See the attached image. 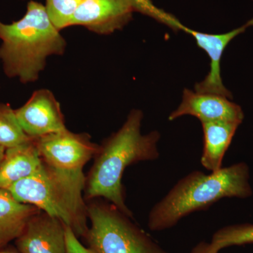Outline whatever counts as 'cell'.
I'll return each mask as SVG.
<instances>
[{"instance_id": "1", "label": "cell", "mask_w": 253, "mask_h": 253, "mask_svg": "<svg viewBox=\"0 0 253 253\" xmlns=\"http://www.w3.org/2000/svg\"><path fill=\"white\" fill-rule=\"evenodd\" d=\"M143 118L140 110L131 111L121 129L99 146L86 176V200L102 198L131 218L133 214L126 204L122 183L125 170L131 165L155 161L160 156L158 143L161 135L157 131L141 134Z\"/></svg>"}, {"instance_id": "2", "label": "cell", "mask_w": 253, "mask_h": 253, "mask_svg": "<svg viewBox=\"0 0 253 253\" xmlns=\"http://www.w3.org/2000/svg\"><path fill=\"white\" fill-rule=\"evenodd\" d=\"M253 195L250 169L239 163L216 172L196 170L180 179L149 213L148 226L160 231L175 226L183 217L205 211L224 198L247 199Z\"/></svg>"}, {"instance_id": "3", "label": "cell", "mask_w": 253, "mask_h": 253, "mask_svg": "<svg viewBox=\"0 0 253 253\" xmlns=\"http://www.w3.org/2000/svg\"><path fill=\"white\" fill-rule=\"evenodd\" d=\"M0 60L7 77L33 83L45 68L46 59L62 55L66 42L49 17L45 6L30 1L26 14L6 24L0 21Z\"/></svg>"}, {"instance_id": "4", "label": "cell", "mask_w": 253, "mask_h": 253, "mask_svg": "<svg viewBox=\"0 0 253 253\" xmlns=\"http://www.w3.org/2000/svg\"><path fill=\"white\" fill-rule=\"evenodd\" d=\"M90 220L84 240L96 253H169L130 217L102 198L87 200Z\"/></svg>"}, {"instance_id": "5", "label": "cell", "mask_w": 253, "mask_h": 253, "mask_svg": "<svg viewBox=\"0 0 253 253\" xmlns=\"http://www.w3.org/2000/svg\"><path fill=\"white\" fill-rule=\"evenodd\" d=\"M35 139L43 163L74 201L86 206L83 196L86 176L83 169L97 154L99 145L91 141L89 134L68 129Z\"/></svg>"}, {"instance_id": "6", "label": "cell", "mask_w": 253, "mask_h": 253, "mask_svg": "<svg viewBox=\"0 0 253 253\" xmlns=\"http://www.w3.org/2000/svg\"><path fill=\"white\" fill-rule=\"evenodd\" d=\"M8 190L20 202L36 206L62 221L78 238L85 236L89 228L86 207L73 199L43 162L36 172Z\"/></svg>"}, {"instance_id": "7", "label": "cell", "mask_w": 253, "mask_h": 253, "mask_svg": "<svg viewBox=\"0 0 253 253\" xmlns=\"http://www.w3.org/2000/svg\"><path fill=\"white\" fill-rule=\"evenodd\" d=\"M158 21L166 25L174 31H182L194 38L197 45L204 50L211 59V69L204 81L195 85V91L200 93H211L226 96L232 99L231 91L223 84L221 77L220 63L223 53L229 42L236 36L253 26V18L244 26L224 34L214 35L194 31L184 26L172 14L163 10L158 16Z\"/></svg>"}, {"instance_id": "8", "label": "cell", "mask_w": 253, "mask_h": 253, "mask_svg": "<svg viewBox=\"0 0 253 253\" xmlns=\"http://www.w3.org/2000/svg\"><path fill=\"white\" fill-rule=\"evenodd\" d=\"M15 113L23 130L32 139L67 129L59 103L48 89L35 91Z\"/></svg>"}, {"instance_id": "9", "label": "cell", "mask_w": 253, "mask_h": 253, "mask_svg": "<svg viewBox=\"0 0 253 253\" xmlns=\"http://www.w3.org/2000/svg\"><path fill=\"white\" fill-rule=\"evenodd\" d=\"M129 0H83L71 26H83L99 35H109L121 30L132 18Z\"/></svg>"}, {"instance_id": "10", "label": "cell", "mask_w": 253, "mask_h": 253, "mask_svg": "<svg viewBox=\"0 0 253 253\" xmlns=\"http://www.w3.org/2000/svg\"><path fill=\"white\" fill-rule=\"evenodd\" d=\"M229 99L221 95L185 89L180 105L170 113L168 119L173 121L182 116H191L201 123L224 121L241 125L244 119V111Z\"/></svg>"}, {"instance_id": "11", "label": "cell", "mask_w": 253, "mask_h": 253, "mask_svg": "<svg viewBox=\"0 0 253 253\" xmlns=\"http://www.w3.org/2000/svg\"><path fill=\"white\" fill-rule=\"evenodd\" d=\"M15 244L19 253H66V224L41 211L28 221Z\"/></svg>"}, {"instance_id": "12", "label": "cell", "mask_w": 253, "mask_h": 253, "mask_svg": "<svg viewBox=\"0 0 253 253\" xmlns=\"http://www.w3.org/2000/svg\"><path fill=\"white\" fill-rule=\"evenodd\" d=\"M42 161L35 139L5 151L0 162V189L8 190L36 172Z\"/></svg>"}, {"instance_id": "13", "label": "cell", "mask_w": 253, "mask_h": 253, "mask_svg": "<svg viewBox=\"0 0 253 253\" xmlns=\"http://www.w3.org/2000/svg\"><path fill=\"white\" fill-rule=\"evenodd\" d=\"M41 211L18 201L9 190L0 189V249L17 239L30 219Z\"/></svg>"}, {"instance_id": "14", "label": "cell", "mask_w": 253, "mask_h": 253, "mask_svg": "<svg viewBox=\"0 0 253 253\" xmlns=\"http://www.w3.org/2000/svg\"><path fill=\"white\" fill-rule=\"evenodd\" d=\"M204 149L201 165L211 172L221 168L223 158L230 146L239 124L224 121L201 123Z\"/></svg>"}, {"instance_id": "15", "label": "cell", "mask_w": 253, "mask_h": 253, "mask_svg": "<svg viewBox=\"0 0 253 253\" xmlns=\"http://www.w3.org/2000/svg\"><path fill=\"white\" fill-rule=\"evenodd\" d=\"M31 139L23 130L15 110L9 104L0 103V146L7 149Z\"/></svg>"}, {"instance_id": "16", "label": "cell", "mask_w": 253, "mask_h": 253, "mask_svg": "<svg viewBox=\"0 0 253 253\" xmlns=\"http://www.w3.org/2000/svg\"><path fill=\"white\" fill-rule=\"evenodd\" d=\"M211 244L214 253L234 246L253 244V224H233L224 226L213 234Z\"/></svg>"}, {"instance_id": "17", "label": "cell", "mask_w": 253, "mask_h": 253, "mask_svg": "<svg viewBox=\"0 0 253 253\" xmlns=\"http://www.w3.org/2000/svg\"><path fill=\"white\" fill-rule=\"evenodd\" d=\"M83 0H46L45 8L50 20L61 31L70 27L73 15Z\"/></svg>"}, {"instance_id": "18", "label": "cell", "mask_w": 253, "mask_h": 253, "mask_svg": "<svg viewBox=\"0 0 253 253\" xmlns=\"http://www.w3.org/2000/svg\"><path fill=\"white\" fill-rule=\"evenodd\" d=\"M79 238L70 226L66 225V253H96L80 242Z\"/></svg>"}, {"instance_id": "19", "label": "cell", "mask_w": 253, "mask_h": 253, "mask_svg": "<svg viewBox=\"0 0 253 253\" xmlns=\"http://www.w3.org/2000/svg\"><path fill=\"white\" fill-rule=\"evenodd\" d=\"M190 253H214L211 249V244L210 243L206 242V241H202L200 242L199 244L196 245V246L191 250Z\"/></svg>"}, {"instance_id": "20", "label": "cell", "mask_w": 253, "mask_h": 253, "mask_svg": "<svg viewBox=\"0 0 253 253\" xmlns=\"http://www.w3.org/2000/svg\"><path fill=\"white\" fill-rule=\"evenodd\" d=\"M0 253H19L17 249H0Z\"/></svg>"}, {"instance_id": "21", "label": "cell", "mask_w": 253, "mask_h": 253, "mask_svg": "<svg viewBox=\"0 0 253 253\" xmlns=\"http://www.w3.org/2000/svg\"><path fill=\"white\" fill-rule=\"evenodd\" d=\"M5 151H6V149L2 147V146H0V162H1L3 157H4Z\"/></svg>"}]
</instances>
